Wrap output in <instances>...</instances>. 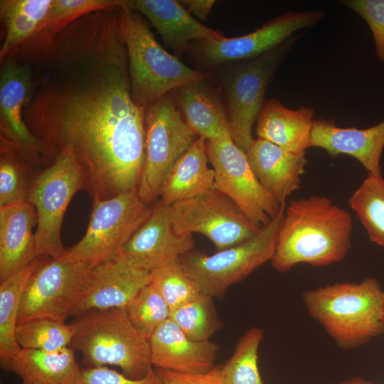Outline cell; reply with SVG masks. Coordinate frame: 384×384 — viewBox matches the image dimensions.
<instances>
[{
    "mask_svg": "<svg viewBox=\"0 0 384 384\" xmlns=\"http://www.w3.org/2000/svg\"><path fill=\"white\" fill-rule=\"evenodd\" d=\"M39 75L23 109L45 159L69 152L82 167L93 201L137 189L146 108L132 95L119 12L87 14L26 55ZM53 158V159H54Z\"/></svg>",
    "mask_w": 384,
    "mask_h": 384,
    "instance_id": "obj_1",
    "label": "cell"
},
{
    "mask_svg": "<svg viewBox=\"0 0 384 384\" xmlns=\"http://www.w3.org/2000/svg\"><path fill=\"white\" fill-rule=\"evenodd\" d=\"M350 213L326 196L292 200L285 208L271 260L278 272L299 264L325 267L343 260L351 247Z\"/></svg>",
    "mask_w": 384,
    "mask_h": 384,
    "instance_id": "obj_2",
    "label": "cell"
},
{
    "mask_svg": "<svg viewBox=\"0 0 384 384\" xmlns=\"http://www.w3.org/2000/svg\"><path fill=\"white\" fill-rule=\"evenodd\" d=\"M302 297L309 315L341 349L358 348L384 334V291L375 277L306 289Z\"/></svg>",
    "mask_w": 384,
    "mask_h": 384,
    "instance_id": "obj_3",
    "label": "cell"
},
{
    "mask_svg": "<svg viewBox=\"0 0 384 384\" xmlns=\"http://www.w3.org/2000/svg\"><path fill=\"white\" fill-rule=\"evenodd\" d=\"M70 348L82 356L85 367H119L132 379L153 366L149 339L129 321L124 308L96 309L75 316Z\"/></svg>",
    "mask_w": 384,
    "mask_h": 384,
    "instance_id": "obj_4",
    "label": "cell"
},
{
    "mask_svg": "<svg viewBox=\"0 0 384 384\" xmlns=\"http://www.w3.org/2000/svg\"><path fill=\"white\" fill-rule=\"evenodd\" d=\"M119 26L125 45L135 103L147 108L178 87L204 77L168 53L156 41L140 14L127 5L119 8Z\"/></svg>",
    "mask_w": 384,
    "mask_h": 384,
    "instance_id": "obj_5",
    "label": "cell"
},
{
    "mask_svg": "<svg viewBox=\"0 0 384 384\" xmlns=\"http://www.w3.org/2000/svg\"><path fill=\"white\" fill-rule=\"evenodd\" d=\"M302 37L295 34L261 55L225 65L220 70L219 90L229 133L245 153L253 142L252 127L266 102L268 87L288 53Z\"/></svg>",
    "mask_w": 384,
    "mask_h": 384,
    "instance_id": "obj_6",
    "label": "cell"
},
{
    "mask_svg": "<svg viewBox=\"0 0 384 384\" xmlns=\"http://www.w3.org/2000/svg\"><path fill=\"white\" fill-rule=\"evenodd\" d=\"M285 208L283 202L277 216L244 242L210 255L193 250L185 254L180 259L183 270L203 293L213 298L221 297L230 287L272 260Z\"/></svg>",
    "mask_w": 384,
    "mask_h": 384,
    "instance_id": "obj_7",
    "label": "cell"
},
{
    "mask_svg": "<svg viewBox=\"0 0 384 384\" xmlns=\"http://www.w3.org/2000/svg\"><path fill=\"white\" fill-rule=\"evenodd\" d=\"M151 210L140 198L137 189L94 201L85 235L65 249V254L93 269L122 252Z\"/></svg>",
    "mask_w": 384,
    "mask_h": 384,
    "instance_id": "obj_8",
    "label": "cell"
},
{
    "mask_svg": "<svg viewBox=\"0 0 384 384\" xmlns=\"http://www.w3.org/2000/svg\"><path fill=\"white\" fill-rule=\"evenodd\" d=\"M85 171L73 154L65 151L36 174L28 201L36 214L35 240L38 256L57 258L65 254L61 227L65 213L73 196L83 189Z\"/></svg>",
    "mask_w": 384,
    "mask_h": 384,
    "instance_id": "obj_9",
    "label": "cell"
},
{
    "mask_svg": "<svg viewBox=\"0 0 384 384\" xmlns=\"http://www.w3.org/2000/svg\"><path fill=\"white\" fill-rule=\"evenodd\" d=\"M197 138L169 94L146 109L144 159L137 188L144 203L159 197L169 171Z\"/></svg>",
    "mask_w": 384,
    "mask_h": 384,
    "instance_id": "obj_10",
    "label": "cell"
},
{
    "mask_svg": "<svg viewBox=\"0 0 384 384\" xmlns=\"http://www.w3.org/2000/svg\"><path fill=\"white\" fill-rule=\"evenodd\" d=\"M91 271L65 254L41 259L23 292L18 324L40 319L65 321L81 300Z\"/></svg>",
    "mask_w": 384,
    "mask_h": 384,
    "instance_id": "obj_11",
    "label": "cell"
},
{
    "mask_svg": "<svg viewBox=\"0 0 384 384\" xmlns=\"http://www.w3.org/2000/svg\"><path fill=\"white\" fill-rule=\"evenodd\" d=\"M170 209L177 233L201 234L212 242L217 251L244 242L262 228L248 219L229 197L215 188L175 203Z\"/></svg>",
    "mask_w": 384,
    "mask_h": 384,
    "instance_id": "obj_12",
    "label": "cell"
},
{
    "mask_svg": "<svg viewBox=\"0 0 384 384\" xmlns=\"http://www.w3.org/2000/svg\"><path fill=\"white\" fill-rule=\"evenodd\" d=\"M324 17L325 13L319 9L288 11L243 36L192 42L188 51L202 68L214 70L267 53L297 31L314 26Z\"/></svg>",
    "mask_w": 384,
    "mask_h": 384,
    "instance_id": "obj_13",
    "label": "cell"
},
{
    "mask_svg": "<svg viewBox=\"0 0 384 384\" xmlns=\"http://www.w3.org/2000/svg\"><path fill=\"white\" fill-rule=\"evenodd\" d=\"M215 173L214 188L229 197L252 223L263 228L278 214L279 204L260 183L246 153L227 134L206 142Z\"/></svg>",
    "mask_w": 384,
    "mask_h": 384,
    "instance_id": "obj_14",
    "label": "cell"
},
{
    "mask_svg": "<svg viewBox=\"0 0 384 384\" xmlns=\"http://www.w3.org/2000/svg\"><path fill=\"white\" fill-rule=\"evenodd\" d=\"M1 62V143L13 148L31 166L38 164L45 159L43 149L23 119L32 90L31 68L11 57Z\"/></svg>",
    "mask_w": 384,
    "mask_h": 384,
    "instance_id": "obj_15",
    "label": "cell"
},
{
    "mask_svg": "<svg viewBox=\"0 0 384 384\" xmlns=\"http://www.w3.org/2000/svg\"><path fill=\"white\" fill-rule=\"evenodd\" d=\"M193 247V235L176 232L170 206L159 201L121 254L151 272L180 261Z\"/></svg>",
    "mask_w": 384,
    "mask_h": 384,
    "instance_id": "obj_16",
    "label": "cell"
},
{
    "mask_svg": "<svg viewBox=\"0 0 384 384\" xmlns=\"http://www.w3.org/2000/svg\"><path fill=\"white\" fill-rule=\"evenodd\" d=\"M150 282V272L120 254L92 269L87 289L73 316L96 309L125 308Z\"/></svg>",
    "mask_w": 384,
    "mask_h": 384,
    "instance_id": "obj_17",
    "label": "cell"
},
{
    "mask_svg": "<svg viewBox=\"0 0 384 384\" xmlns=\"http://www.w3.org/2000/svg\"><path fill=\"white\" fill-rule=\"evenodd\" d=\"M311 147L324 149L330 156H351L368 174L382 176L380 159L384 149V120L368 128L339 127L332 119H314Z\"/></svg>",
    "mask_w": 384,
    "mask_h": 384,
    "instance_id": "obj_18",
    "label": "cell"
},
{
    "mask_svg": "<svg viewBox=\"0 0 384 384\" xmlns=\"http://www.w3.org/2000/svg\"><path fill=\"white\" fill-rule=\"evenodd\" d=\"M151 359L156 368L183 373H206L215 367L219 346L188 338L170 319L149 338Z\"/></svg>",
    "mask_w": 384,
    "mask_h": 384,
    "instance_id": "obj_19",
    "label": "cell"
},
{
    "mask_svg": "<svg viewBox=\"0 0 384 384\" xmlns=\"http://www.w3.org/2000/svg\"><path fill=\"white\" fill-rule=\"evenodd\" d=\"M130 9L145 16L176 57L188 51L191 43L221 40L220 32L202 24L176 0H127Z\"/></svg>",
    "mask_w": 384,
    "mask_h": 384,
    "instance_id": "obj_20",
    "label": "cell"
},
{
    "mask_svg": "<svg viewBox=\"0 0 384 384\" xmlns=\"http://www.w3.org/2000/svg\"><path fill=\"white\" fill-rule=\"evenodd\" d=\"M246 155L260 183L279 204L300 188L307 164L306 152L293 153L257 138Z\"/></svg>",
    "mask_w": 384,
    "mask_h": 384,
    "instance_id": "obj_21",
    "label": "cell"
},
{
    "mask_svg": "<svg viewBox=\"0 0 384 384\" xmlns=\"http://www.w3.org/2000/svg\"><path fill=\"white\" fill-rule=\"evenodd\" d=\"M173 92L183 118L198 137L212 141L230 134L224 102L209 73Z\"/></svg>",
    "mask_w": 384,
    "mask_h": 384,
    "instance_id": "obj_22",
    "label": "cell"
},
{
    "mask_svg": "<svg viewBox=\"0 0 384 384\" xmlns=\"http://www.w3.org/2000/svg\"><path fill=\"white\" fill-rule=\"evenodd\" d=\"M35 224L36 210L28 201L0 207V282L39 257L33 233Z\"/></svg>",
    "mask_w": 384,
    "mask_h": 384,
    "instance_id": "obj_23",
    "label": "cell"
},
{
    "mask_svg": "<svg viewBox=\"0 0 384 384\" xmlns=\"http://www.w3.org/2000/svg\"><path fill=\"white\" fill-rule=\"evenodd\" d=\"M314 110L308 107L291 110L278 100L265 102L256 121L257 138L293 152L302 153L311 147Z\"/></svg>",
    "mask_w": 384,
    "mask_h": 384,
    "instance_id": "obj_24",
    "label": "cell"
},
{
    "mask_svg": "<svg viewBox=\"0 0 384 384\" xmlns=\"http://www.w3.org/2000/svg\"><path fill=\"white\" fill-rule=\"evenodd\" d=\"M206 142L198 137L171 169L161 189L162 203L171 206L214 188L215 173L208 166Z\"/></svg>",
    "mask_w": 384,
    "mask_h": 384,
    "instance_id": "obj_25",
    "label": "cell"
},
{
    "mask_svg": "<svg viewBox=\"0 0 384 384\" xmlns=\"http://www.w3.org/2000/svg\"><path fill=\"white\" fill-rule=\"evenodd\" d=\"M74 351L23 349L11 361L6 371L15 373L21 384H75L81 371Z\"/></svg>",
    "mask_w": 384,
    "mask_h": 384,
    "instance_id": "obj_26",
    "label": "cell"
},
{
    "mask_svg": "<svg viewBox=\"0 0 384 384\" xmlns=\"http://www.w3.org/2000/svg\"><path fill=\"white\" fill-rule=\"evenodd\" d=\"M51 4L52 0L0 1V16L5 31L1 61L40 35Z\"/></svg>",
    "mask_w": 384,
    "mask_h": 384,
    "instance_id": "obj_27",
    "label": "cell"
},
{
    "mask_svg": "<svg viewBox=\"0 0 384 384\" xmlns=\"http://www.w3.org/2000/svg\"><path fill=\"white\" fill-rule=\"evenodd\" d=\"M39 257L0 282V363L4 370L21 350L16 338L20 302L29 279L41 262Z\"/></svg>",
    "mask_w": 384,
    "mask_h": 384,
    "instance_id": "obj_28",
    "label": "cell"
},
{
    "mask_svg": "<svg viewBox=\"0 0 384 384\" xmlns=\"http://www.w3.org/2000/svg\"><path fill=\"white\" fill-rule=\"evenodd\" d=\"M370 242L384 247V178L368 174L348 199Z\"/></svg>",
    "mask_w": 384,
    "mask_h": 384,
    "instance_id": "obj_29",
    "label": "cell"
},
{
    "mask_svg": "<svg viewBox=\"0 0 384 384\" xmlns=\"http://www.w3.org/2000/svg\"><path fill=\"white\" fill-rule=\"evenodd\" d=\"M264 331L248 329L240 338L231 357L220 366V384H265L258 368V351Z\"/></svg>",
    "mask_w": 384,
    "mask_h": 384,
    "instance_id": "obj_30",
    "label": "cell"
},
{
    "mask_svg": "<svg viewBox=\"0 0 384 384\" xmlns=\"http://www.w3.org/2000/svg\"><path fill=\"white\" fill-rule=\"evenodd\" d=\"M213 299L202 292L194 299L172 309L169 319L191 339L208 341L222 325Z\"/></svg>",
    "mask_w": 384,
    "mask_h": 384,
    "instance_id": "obj_31",
    "label": "cell"
},
{
    "mask_svg": "<svg viewBox=\"0 0 384 384\" xmlns=\"http://www.w3.org/2000/svg\"><path fill=\"white\" fill-rule=\"evenodd\" d=\"M32 166L11 146L1 143L0 207L28 201Z\"/></svg>",
    "mask_w": 384,
    "mask_h": 384,
    "instance_id": "obj_32",
    "label": "cell"
},
{
    "mask_svg": "<svg viewBox=\"0 0 384 384\" xmlns=\"http://www.w3.org/2000/svg\"><path fill=\"white\" fill-rule=\"evenodd\" d=\"M73 328L65 321L33 319L17 324L16 338L23 349L58 351L70 346Z\"/></svg>",
    "mask_w": 384,
    "mask_h": 384,
    "instance_id": "obj_33",
    "label": "cell"
},
{
    "mask_svg": "<svg viewBox=\"0 0 384 384\" xmlns=\"http://www.w3.org/2000/svg\"><path fill=\"white\" fill-rule=\"evenodd\" d=\"M133 326L149 339L170 317L171 309L150 283L144 286L124 308Z\"/></svg>",
    "mask_w": 384,
    "mask_h": 384,
    "instance_id": "obj_34",
    "label": "cell"
},
{
    "mask_svg": "<svg viewBox=\"0 0 384 384\" xmlns=\"http://www.w3.org/2000/svg\"><path fill=\"white\" fill-rule=\"evenodd\" d=\"M124 4V0H52L42 31L36 38L51 37L87 14L122 7Z\"/></svg>",
    "mask_w": 384,
    "mask_h": 384,
    "instance_id": "obj_35",
    "label": "cell"
},
{
    "mask_svg": "<svg viewBox=\"0 0 384 384\" xmlns=\"http://www.w3.org/2000/svg\"><path fill=\"white\" fill-rule=\"evenodd\" d=\"M149 283L158 290L171 310L203 292L197 282L185 272L180 261L152 270Z\"/></svg>",
    "mask_w": 384,
    "mask_h": 384,
    "instance_id": "obj_36",
    "label": "cell"
},
{
    "mask_svg": "<svg viewBox=\"0 0 384 384\" xmlns=\"http://www.w3.org/2000/svg\"><path fill=\"white\" fill-rule=\"evenodd\" d=\"M338 3L366 21L373 34L375 54L384 62V0H341Z\"/></svg>",
    "mask_w": 384,
    "mask_h": 384,
    "instance_id": "obj_37",
    "label": "cell"
},
{
    "mask_svg": "<svg viewBox=\"0 0 384 384\" xmlns=\"http://www.w3.org/2000/svg\"><path fill=\"white\" fill-rule=\"evenodd\" d=\"M75 384H161L153 366L139 379L130 378L107 366L84 367Z\"/></svg>",
    "mask_w": 384,
    "mask_h": 384,
    "instance_id": "obj_38",
    "label": "cell"
},
{
    "mask_svg": "<svg viewBox=\"0 0 384 384\" xmlns=\"http://www.w3.org/2000/svg\"><path fill=\"white\" fill-rule=\"evenodd\" d=\"M220 366L203 373H183L156 368L161 384H220Z\"/></svg>",
    "mask_w": 384,
    "mask_h": 384,
    "instance_id": "obj_39",
    "label": "cell"
},
{
    "mask_svg": "<svg viewBox=\"0 0 384 384\" xmlns=\"http://www.w3.org/2000/svg\"><path fill=\"white\" fill-rule=\"evenodd\" d=\"M180 4L192 15L201 21H205L210 14L215 1L213 0H181Z\"/></svg>",
    "mask_w": 384,
    "mask_h": 384,
    "instance_id": "obj_40",
    "label": "cell"
},
{
    "mask_svg": "<svg viewBox=\"0 0 384 384\" xmlns=\"http://www.w3.org/2000/svg\"><path fill=\"white\" fill-rule=\"evenodd\" d=\"M336 384H376V383L365 380L359 376H355L347 380H341Z\"/></svg>",
    "mask_w": 384,
    "mask_h": 384,
    "instance_id": "obj_41",
    "label": "cell"
}]
</instances>
